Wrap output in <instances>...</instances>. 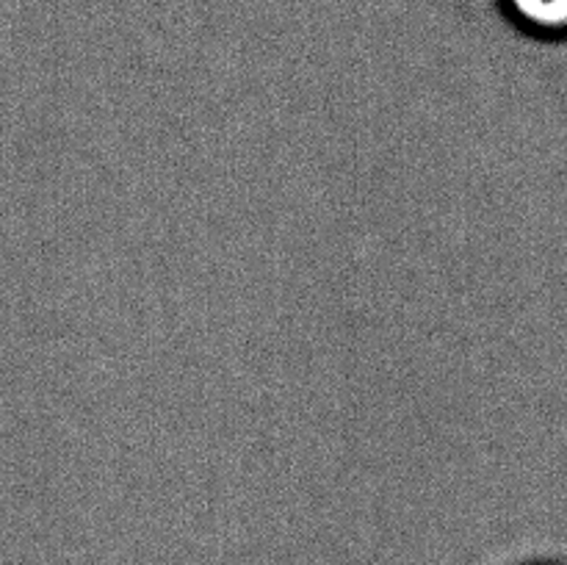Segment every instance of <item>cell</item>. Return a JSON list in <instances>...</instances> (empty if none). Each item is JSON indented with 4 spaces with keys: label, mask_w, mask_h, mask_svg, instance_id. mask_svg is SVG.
I'll list each match as a JSON object with an SVG mask.
<instances>
[{
    "label": "cell",
    "mask_w": 567,
    "mask_h": 565,
    "mask_svg": "<svg viewBox=\"0 0 567 565\" xmlns=\"http://www.w3.org/2000/svg\"><path fill=\"white\" fill-rule=\"evenodd\" d=\"M507 9L520 25L537 33L567 31V0H507Z\"/></svg>",
    "instance_id": "1"
}]
</instances>
